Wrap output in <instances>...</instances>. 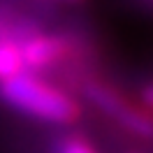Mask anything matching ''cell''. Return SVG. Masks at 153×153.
I'll return each mask as SVG.
<instances>
[{
  "label": "cell",
  "mask_w": 153,
  "mask_h": 153,
  "mask_svg": "<svg viewBox=\"0 0 153 153\" xmlns=\"http://www.w3.org/2000/svg\"><path fill=\"white\" fill-rule=\"evenodd\" d=\"M72 2H74V0H72Z\"/></svg>",
  "instance_id": "cell-9"
},
{
  "label": "cell",
  "mask_w": 153,
  "mask_h": 153,
  "mask_svg": "<svg viewBox=\"0 0 153 153\" xmlns=\"http://www.w3.org/2000/svg\"><path fill=\"white\" fill-rule=\"evenodd\" d=\"M144 100H146V105H151L153 107V86H149V88H144Z\"/></svg>",
  "instance_id": "cell-6"
},
{
  "label": "cell",
  "mask_w": 153,
  "mask_h": 153,
  "mask_svg": "<svg viewBox=\"0 0 153 153\" xmlns=\"http://www.w3.org/2000/svg\"><path fill=\"white\" fill-rule=\"evenodd\" d=\"M58 153H95L86 142L76 139V137H67L58 144Z\"/></svg>",
  "instance_id": "cell-5"
},
{
  "label": "cell",
  "mask_w": 153,
  "mask_h": 153,
  "mask_svg": "<svg viewBox=\"0 0 153 153\" xmlns=\"http://www.w3.org/2000/svg\"><path fill=\"white\" fill-rule=\"evenodd\" d=\"M86 95L93 105H97L105 114L116 118V121L121 125H125L128 130L142 134V137H153V116L142 111V109L130 107L123 97L118 95V93H114L111 88L100 86V84H88Z\"/></svg>",
  "instance_id": "cell-2"
},
{
  "label": "cell",
  "mask_w": 153,
  "mask_h": 153,
  "mask_svg": "<svg viewBox=\"0 0 153 153\" xmlns=\"http://www.w3.org/2000/svg\"><path fill=\"white\" fill-rule=\"evenodd\" d=\"M7 35H10V28L5 26V21L0 19V39H2V37H7Z\"/></svg>",
  "instance_id": "cell-7"
},
{
  "label": "cell",
  "mask_w": 153,
  "mask_h": 153,
  "mask_svg": "<svg viewBox=\"0 0 153 153\" xmlns=\"http://www.w3.org/2000/svg\"><path fill=\"white\" fill-rule=\"evenodd\" d=\"M23 56H21L19 39H14L12 35L0 39V81L10 79V76L23 72Z\"/></svg>",
  "instance_id": "cell-4"
},
{
  "label": "cell",
  "mask_w": 153,
  "mask_h": 153,
  "mask_svg": "<svg viewBox=\"0 0 153 153\" xmlns=\"http://www.w3.org/2000/svg\"><path fill=\"white\" fill-rule=\"evenodd\" d=\"M146 2H149V5H153V0H146Z\"/></svg>",
  "instance_id": "cell-8"
},
{
  "label": "cell",
  "mask_w": 153,
  "mask_h": 153,
  "mask_svg": "<svg viewBox=\"0 0 153 153\" xmlns=\"http://www.w3.org/2000/svg\"><path fill=\"white\" fill-rule=\"evenodd\" d=\"M21 56H23V67L26 70H44V67L56 65L60 58L67 53L65 37L60 35H39V33H28L19 39Z\"/></svg>",
  "instance_id": "cell-3"
},
{
  "label": "cell",
  "mask_w": 153,
  "mask_h": 153,
  "mask_svg": "<svg viewBox=\"0 0 153 153\" xmlns=\"http://www.w3.org/2000/svg\"><path fill=\"white\" fill-rule=\"evenodd\" d=\"M2 100L28 116L49 123H72L79 116V107L63 91L39 81L37 76L28 74L26 70L19 74L0 81Z\"/></svg>",
  "instance_id": "cell-1"
}]
</instances>
